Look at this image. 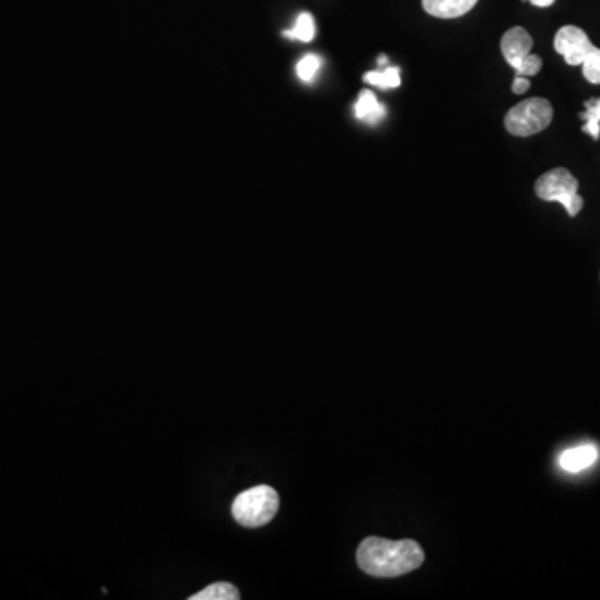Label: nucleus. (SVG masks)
I'll return each instance as SVG.
<instances>
[{
    "instance_id": "obj_13",
    "label": "nucleus",
    "mask_w": 600,
    "mask_h": 600,
    "mask_svg": "<svg viewBox=\"0 0 600 600\" xmlns=\"http://www.w3.org/2000/svg\"><path fill=\"white\" fill-rule=\"evenodd\" d=\"M284 37L292 40H300V42H310L315 37V20L309 12L302 14L295 20V25L292 29L284 30Z\"/></svg>"
},
{
    "instance_id": "obj_4",
    "label": "nucleus",
    "mask_w": 600,
    "mask_h": 600,
    "mask_svg": "<svg viewBox=\"0 0 600 600\" xmlns=\"http://www.w3.org/2000/svg\"><path fill=\"white\" fill-rule=\"evenodd\" d=\"M554 110L549 100L542 97L522 100L505 115V129L517 137L539 134L549 127Z\"/></svg>"
},
{
    "instance_id": "obj_12",
    "label": "nucleus",
    "mask_w": 600,
    "mask_h": 600,
    "mask_svg": "<svg viewBox=\"0 0 600 600\" xmlns=\"http://www.w3.org/2000/svg\"><path fill=\"white\" fill-rule=\"evenodd\" d=\"M585 110L579 115L584 120L582 130L589 134L594 140L600 139V97L597 99L585 100Z\"/></svg>"
},
{
    "instance_id": "obj_5",
    "label": "nucleus",
    "mask_w": 600,
    "mask_h": 600,
    "mask_svg": "<svg viewBox=\"0 0 600 600\" xmlns=\"http://www.w3.org/2000/svg\"><path fill=\"white\" fill-rule=\"evenodd\" d=\"M554 47L569 65H582L585 57L595 49L584 30L575 25H565L555 34Z\"/></svg>"
},
{
    "instance_id": "obj_14",
    "label": "nucleus",
    "mask_w": 600,
    "mask_h": 600,
    "mask_svg": "<svg viewBox=\"0 0 600 600\" xmlns=\"http://www.w3.org/2000/svg\"><path fill=\"white\" fill-rule=\"evenodd\" d=\"M320 67H322V59H320L319 55L307 54L297 62L295 72H297V75H299V79L302 80V82L310 84V82H314L315 77L319 75Z\"/></svg>"
},
{
    "instance_id": "obj_11",
    "label": "nucleus",
    "mask_w": 600,
    "mask_h": 600,
    "mask_svg": "<svg viewBox=\"0 0 600 600\" xmlns=\"http://www.w3.org/2000/svg\"><path fill=\"white\" fill-rule=\"evenodd\" d=\"M190 600H237L240 599V592L237 587L229 582H215V584L205 587L197 594L190 595Z\"/></svg>"
},
{
    "instance_id": "obj_7",
    "label": "nucleus",
    "mask_w": 600,
    "mask_h": 600,
    "mask_svg": "<svg viewBox=\"0 0 600 600\" xmlns=\"http://www.w3.org/2000/svg\"><path fill=\"white\" fill-rule=\"evenodd\" d=\"M599 459V449L594 444H582L564 450L559 457V465L565 472L577 474L582 470L589 469Z\"/></svg>"
},
{
    "instance_id": "obj_6",
    "label": "nucleus",
    "mask_w": 600,
    "mask_h": 600,
    "mask_svg": "<svg viewBox=\"0 0 600 600\" xmlns=\"http://www.w3.org/2000/svg\"><path fill=\"white\" fill-rule=\"evenodd\" d=\"M532 45H534V40H532L527 30L522 29V27H512L502 37L500 49H502L505 60L515 69L530 54Z\"/></svg>"
},
{
    "instance_id": "obj_17",
    "label": "nucleus",
    "mask_w": 600,
    "mask_h": 600,
    "mask_svg": "<svg viewBox=\"0 0 600 600\" xmlns=\"http://www.w3.org/2000/svg\"><path fill=\"white\" fill-rule=\"evenodd\" d=\"M530 89V82L527 80V77H522V75H517L514 79V84H512V90H514V94L522 95Z\"/></svg>"
},
{
    "instance_id": "obj_3",
    "label": "nucleus",
    "mask_w": 600,
    "mask_h": 600,
    "mask_svg": "<svg viewBox=\"0 0 600 600\" xmlns=\"http://www.w3.org/2000/svg\"><path fill=\"white\" fill-rule=\"evenodd\" d=\"M577 190H579V182L564 167L545 172L535 182L537 197L547 200V202H559L564 205V209L567 210L570 217H575L584 207V199L580 197Z\"/></svg>"
},
{
    "instance_id": "obj_10",
    "label": "nucleus",
    "mask_w": 600,
    "mask_h": 600,
    "mask_svg": "<svg viewBox=\"0 0 600 600\" xmlns=\"http://www.w3.org/2000/svg\"><path fill=\"white\" fill-rule=\"evenodd\" d=\"M364 82L382 90L395 89L400 85V70L392 65H385L380 70L367 72L364 75Z\"/></svg>"
},
{
    "instance_id": "obj_2",
    "label": "nucleus",
    "mask_w": 600,
    "mask_h": 600,
    "mask_svg": "<svg viewBox=\"0 0 600 600\" xmlns=\"http://www.w3.org/2000/svg\"><path fill=\"white\" fill-rule=\"evenodd\" d=\"M279 494L270 485H257L237 495L232 504L234 519L244 527H262L279 510Z\"/></svg>"
},
{
    "instance_id": "obj_1",
    "label": "nucleus",
    "mask_w": 600,
    "mask_h": 600,
    "mask_svg": "<svg viewBox=\"0 0 600 600\" xmlns=\"http://www.w3.org/2000/svg\"><path fill=\"white\" fill-rule=\"evenodd\" d=\"M424 550L415 540H389L367 537L357 549V564L374 577H399L419 569Z\"/></svg>"
},
{
    "instance_id": "obj_16",
    "label": "nucleus",
    "mask_w": 600,
    "mask_h": 600,
    "mask_svg": "<svg viewBox=\"0 0 600 600\" xmlns=\"http://www.w3.org/2000/svg\"><path fill=\"white\" fill-rule=\"evenodd\" d=\"M540 69H542V59L539 55L529 54L520 62L519 67H515V74L532 77V75L539 74Z\"/></svg>"
},
{
    "instance_id": "obj_8",
    "label": "nucleus",
    "mask_w": 600,
    "mask_h": 600,
    "mask_svg": "<svg viewBox=\"0 0 600 600\" xmlns=\"http://www.w3.org/2000/svg\"><path fill=\"white\" fill-rule=\"evenodd\" d=\"M479 0H422L427 14L439 19H457L474 9Z\"/></svg>"
},
{
    "instance_id": "obj_9",
    "label": "nucleus",
    "mask_w": 600,
    "mask_h": 600,
    "mask_svg": "<svg viewBox=\"0 0 600 600\" xmlns=\"http://www.w3.org/2000/svg\"><path fill=\"white\" fill-rule=\"evenodd\" d=\"M355 117L362 120L365 124H379L380 120H384L387 110L384 105L380 104L374 92L370 90H362L359 94V99L355 102Z\"/></svg>"
},
{
    "instance_id": "obj_15",
    "label": "nucleus",
    "mask_w": 600,
    "mask_h": 600,
    "mask_svg": "<svg viewBox=\"0 0 600 600\" xmlns=\"http://www.w3.org/2000/svg\"><path fill=\"white\" fill-rule=\"evenodd\" d=\"M582 72L585 79L589 80L590 84H600V49L595 47L584 62H582Z\"/></svg>"
},
{
    "instance_id": "obj_18",
    "label": "nucleus",
    "mask_w": 600,
    "mask_h": 600,
    "mask_svg": "<svg viewBox=\"0 0 600 600\" xmlns=\"http://www.w3.org/2000/svg\"><path fill=\"white\" fill-rule=\"evenodd\" d=\"M535 7H550V5L554 4L555 0H529Z\"/></svg>"
}]
</instances>
